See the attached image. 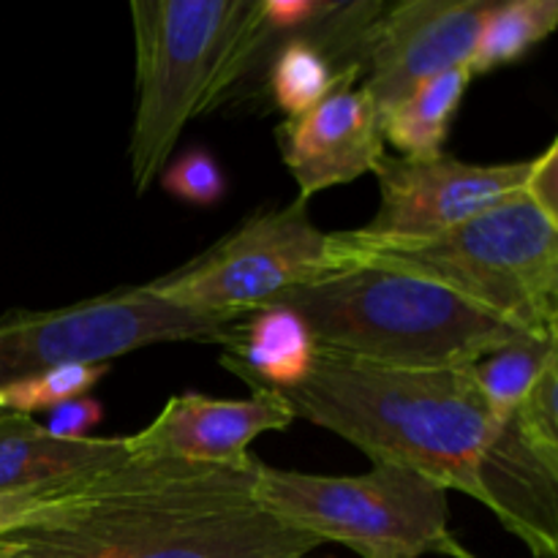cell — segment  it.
Here are the masks:
<instances>
[{
  "label": "cell",
  "mask_w": 558,
  "mask_h": 558,
  "mask_svg": "<svg viewBox=\"0 0 558 558\" xmlns=\"http://www.w3.org/2000/svg\"><path fill=\"white\" fill-rule=\"evenodd\" d=\"M254 466L131 452L69 507L11 534L9 558H303L319 548L262 507Z\"/></svg>",
  "instance_id": "cell-1"
},
{
  "label": "cell",
  "mask_w": 558,
  "mask_h": 558,
  "mask_svg": "<svg viewBox=\"0 0 558 558\" xmlns=\"http://www.w3.org/2000/svg\"><path fill=\"white\" fill-rule=\"evenodd\" d=\"M281 396L294 417L332 430L371 463L409 469L485 507L480 463L499 425L469 368H390L316 349L305 379Z\"/></svg>",
  "instance_id": "cell-2"
},
{
  "label": "cell",
  "mask_w": 558,
  "mask_h": 558,
  "mask_svg": "<svg viewBox=\"0 0 558 558\" xmlns=\"http://www.w3.org/2000/svg\"><path fill=\"white\" fill-rule=\"evenodd\" d=\"M272 305L294 311L325 352L390 368H469L532 338L436 283L365 262L289 289Z\"/></svg>",
  "instance_id": "cell-3"
},
{
  "label": "cell",
  "mask_w": 558,
  "mask_h": 558,
  "mask_svg": "<svg viewBox=\"0 0 558 558\" xmlns=\"http://www.w3.org/2000/svg\"><path fill=\"white\" fill-rule=\"evenodd\" d=\"M131 183L145 194L185 125L232 96L259 58V0H134Z\"/></svg>",
  "instance_id": "cell-4"
},
{
  "label": "cell",
  "mask_w": 558,
  "mask_h": 558,
  "mask_svg": "<svg viewBox=\"0 0 558 558\" xmlns=\"http://www.w3.org/2000/svg\"><path fill=\"white\" fill-rule=\"evenodd\" d=\"M341 243L349 267L365 262L423 278L523 336L558 338V223L526 196L414 248L357 251Z\"/></svg>",
  "instance_id": "cell-5"
},
{
  "label": "cell",
  "mask_w": 558,
  "mask_h": 558,
  "mask_svg": "<svg viewBox=\"0 0 558 558\" xmlns=\"http://www.w3.org/2000/svg\"><path fill=\"white\" fill-rule=\"evenodd\" d=\"M254 490L292 529L363 558H477L452 537L447 490L409 469L374 463L357 477H325L256 461Z\"/></svg>",
  "instance_id": "cell-6"
},
{
  "label": "cell",
  "mask_w": 558,
  "mask_h": 558,
  "mask_svg": "<svg viewBox=\"0 0 558 558\" xmlns=\"http://www.w3.org/2000/svg\"><path fill=\"white\" fill-rule=\"evenodd\" d=\"M238 325L172 305L150 283L65 308L16 311L0 319V385L65 365H109L156 343H218L229 352Z\"/></svg>",
  "instance_id": "cell-7"
},
{
  "label": "cell",
  "mask_w": 558,
  "mask_h": 558,
  "mask_svg": "<svg viewBox=\"0 0 558 558\" xmlns=\"http://www.w3.org/2000/svg\"><path fill=\"white\" fill-rule=\"evenodd\" d=\"M349 267L338 232L314 227L305 202L251 216L243 227L180 270L150 283L158 298L180 308L243 319L305 287Z\"/></svg>",
  "instance_id": "cell-8"
},
{
  "label": "cell",
  "mask_w": 558,
  "mask_h": 558,
  "mask_svg": "<svg viewBox=\"0 0 558 558\" xmlns=\"http://www.w3.org/2000/svg\"><path fill=\"white\" fill-rule=\"evenodd\" d=\"M532 161L466 163L441 156H385L374 167L379 210L368 227L341 232L357 251H396L430 243L450 229L523 196Z\"/></svg>",
  "instance_id": "cell-9"
},
{
  "label": "cell",
  "mask_w": 558,
  "mask_h": 558,
  "mask_svg": "<svg viewBox=\"0 0 558 558\" xmlns=\"http://www.w3.org/2000/svg\"><path fill=\"white\" fill-rule=\"evenodd\" d=\"M496 0H403L368 27L363 82L379 112L441 71L466 65Z\"/></svg>",
  "instance_id": "cell-10"
},
{
  "label": "cell",
  "mask_w": 558,
  "mask_h": 558,
  "mask_svg": "<svg viewBox=\"0 0 558 558\" xmlns=\"http://www.w3.org/2000/svg\"><path fill=\"white\" fill-rule=\"evenodd\" d=\"M251 390L254 396L245 401H221L199 392L169 398L147 428L129 436L131 452L169 456L207 466L251 469V441L267 430H287L298 420L278 390Z\"/></svg>",
  "instance_id": "cell-11"
},
{
  "label": "cell",
  "mask_w": 558,
  "mask_h": 558,
  "mask_svg": "<svg viewBox=\"0 0 558 558\" xmlns=\"http://www.w3.org/2000/svg\"><path fill=\"white\" fill-rule=\"evenodd\" d=\"M278 142L298 183V202L374 174L385 156L381 112L363 85L341 87L300 118H289Z\"/></svg>",
  "instance_id": "cell-12"
},
{
  "label": "cell",
  "mask_w": 558,
  "mask_h": 558,
  "mask_svg": "<svg viewBox=\"0 0 558 558\" xmlns=\"http://www.w3.org/2000/svg\"><path fill=\"white\" fill-rule=\"evenodd\" d=\"M485 507L532 556H558V461L534 450L512 423L501 425L480 463Z\"/></svg>",
  "instance_id": "cell-13"
},
{
  "label": "cell",
  "mask_w": 558,
  "mask_h": 558,
  "mask_svg": "<svg viewBox=\"0 0 558 558\" xmlns=\"http://www.w3.org/2000/svg\"><path fill=\"white\" fill-rule=\"evenodd\" d=\"M129 456V436L58 439L33 417L0 412V490L36 488L52 480L98 472Z\"/></svg>",
  "instance_id": "cell-14"
},
{
  "label": "cell",
  "mask_w": 558,
  "mask_h": 558,
  "mask_svg": "<svg viewBox=\"0 0 558 558\" xmlns=\"http://www.w3.org/2000/svg\"><path fill=\"white\" fill-rule=\"evenodd\" d=\"M316 341L294 311H256L248 322L238 325V341L221 357L234 376L248 387L289 390L305 379L316 357Z\"/></svg>",
  "instance_id": "cell-15"
},
{
  "label": "cell",
  "mask_w": 558,
  "mask_h": 558,
  "mask_svg": "<svg viewBox=\"0 0 558 558\" xmlns=\"http://www.w3.org/2000/svg\"><path fill=\"white\" fill-rule=\"evenodd\" d=\"M469 82L472 74L466 65L430 76L381 112V140L390 142L401 158L425 161L441 156Z\"/></svg>",
  "instance_id": "cell-16"
},
{
  "label": "cell",
  "mask_w": 558,
  "mask_h": 558,
  "mask_svg": "<svg viewBox=\"0 0 558 558\" xmlns=\"http://www.w3.org/2000/svg\"><path fill=\"white\" fill-rule=\"evenodd\" d=\"M556 357L558 338H523L469 365L474 390L499 428L510 423L537 376Z\"/></svg>",
  "instance_id": "cell-17"
},
{
  "label": "cell",
  "mask_w": 558,
  "mask_h": 558,
  "mask_svg": "<svg viewBox=\"0 0 558 558\" xmlns=\"http://www.w3.org/2000/svg\"><path fill=\"white\" fill-rule=\"evenodd\" d=\"M558 25L556 0H507L494 3L483 27L477 33V44L469 58V74H488L501 65L518 63L523 54L550 36Z\"/></svg>",
  "instance_id": "cell-18"
},
{
  "label": "cell",
  "mask_w": 558,
  "mask_h": 558,
  "mask_svg": "<svg viewBox=\"0 0 558 558\" xmlns=\"http://www.w3.org/2000/svg\"><path fill=\"white\" fill-rule=\"evenodd\" d=\"M107 371L109 365H65L0 385V412L25 417L33 412H52L60 403L85 398L107 376Z\"/></svg>",
  "instance_id": "cell-19"
},
{
  "label": "cell",
  "mask_w": 558,
  "mask_h": 558,
  "mask_svg": "<svg viewBox=\"0 0 558 558\" xmlns=\"http://www.w3.org/2000/svg\"><path fill=\"white\" fill-rule=\"evenodd\" d=\"M114 466H118V463H114ZM101 472H107V469L76 474V477L52 480V483L36 485V488L0 490V539L11 537V534L22 532V529L27 526H36V523H41L47 515L69 507L71 501L80 499V496L96 483Z\"/></svg>",
  "instance_id": "cell-20"
},
{
  "label": "cell",
  "mask_w": 558,
  "mask_h": 558,
  "mask_svg": "<svg viewBox=\"0 0 558 558\" xmlns=\"http://www.w3.org/2000/svg\"><path fill=\"white\" fill-rule=\"evenodd\" d=\"M558 357L545 365L543 374L512 414V428L550 461H558Z\"/></svg>",
  "instance_id": "cell-21"
},
{
  "label": "cell",
  "mask_w": 558,
  "mask_h": 558,
  "mask_svg": "<svg viewBox=\"0 0 558 558\" xmlns=\"http://www.w3.org/2000/svg\"><path fill=\"white\" fill-rule=\"evenodd\" d=\"M163 191L194 207H210L227 194V180L216 158L202 147L185 150L161 172Z\"/></svg>",
  "instance_id": "cell-22"
},
{
  "label": "cell",
  "mask_w": 558,
  "mask_h": 558,
  "mask_svg": "<svg viewBox=\"0 0 558 558\" xmlns=\"http://www.w3.org/2000/svg\"><path fill=\"white\" fill-rule=\"evenodd\" d=\"M523 196L558 223V142H550L548 150L532 158Z\"/></svg>",
  "instance_id": "cell-23"
},
{
  "label": "cell",
  "mask_w": 558,
  "mask_h": 558,
  "mask_svg": "<svg viewBox=\"0 0 558 558\" xmlns=\"http://www.w3.org/2000/svg\"><path fill=\"white\" fill-rule=\"evenodd\" d=\"M104 420V407L93 398H74L52 409L49 423L44 428L58 439H87L90 430Z\"/></svg>",
  "instance_id": "cell-24"
},
{
  "label": "cell",
  "mask_w": 558,
  "mask_h": 558,
  "mask_svg": "<svg viewBox=\"0 0 558 558\" xmlns=\"http://www.w3.org/2000/svg\"><path fill=\"white\" fill-rule=\"evenodd\" d=\"M11 556V539L3 537L0 539V558H9Z\"/></svg>",
  "instance_id": "cell-25"
}]
</instances>
